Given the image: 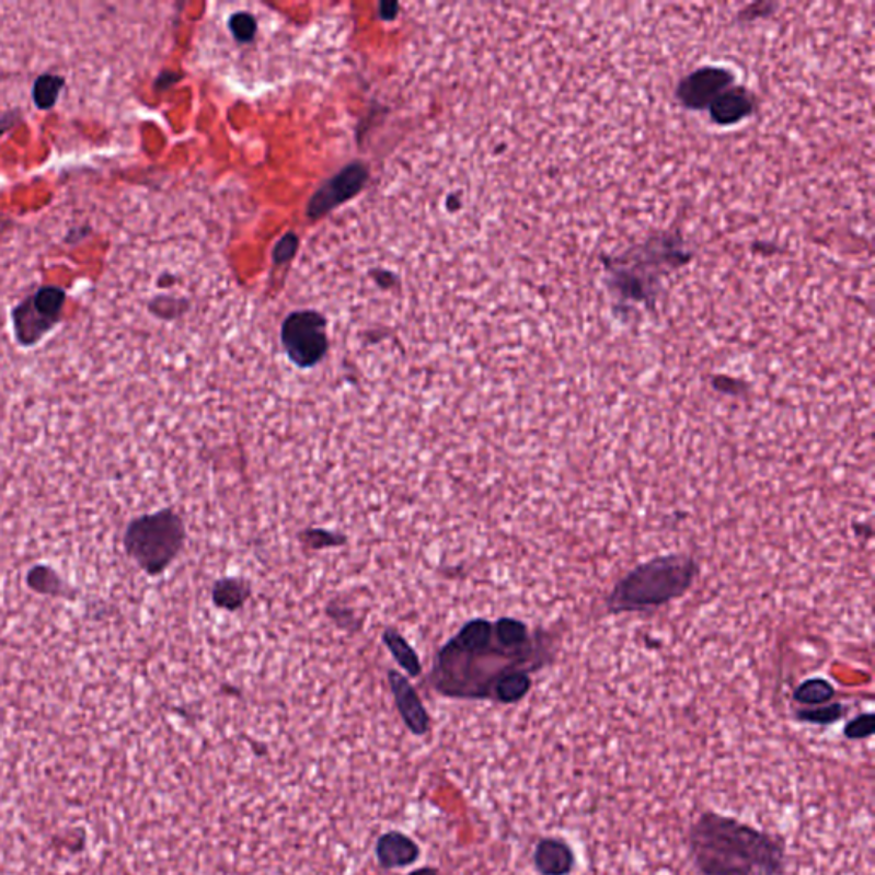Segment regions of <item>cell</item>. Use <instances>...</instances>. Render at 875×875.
Masks as SVG:
<instances>
[{
    "label": "cell",
    "mask_w": 875,
    "mask_h": 875,
    "mask_svg": "<svg viewBox=\"0 0 875 875\" xmlns=\"http://www.w3.org/2000/svg\"><path fill=\"white\" fill-rule=\"evenodd\" d=\"M538 643L520 619H472L436 655L429 682L441 696L490 700L511 677L544 666Z\"/></svg>",
    "instance_id": "6da1fadb"
},
{
    "label": "cell",
    "mask_w": 875,
    "mask_h": 875,
    "mask_svg": "<svg viewBox=\"0 0 875 875\" xmlns=\"http://www.w3.org/2000/svg\"><path fill=\"white\" fill-rule=\"evenodd\" d=\"M686 844L700 875L788 874L785 838L728 814H698L689 825Z\"/></svg>",
    "instance_id": "7a4b0ae2"
},
{
    "label": "cell",
    "mask_w": 875,
    "mask_h": 875,
    "mask_svg": "<svg viewBox=\"0 0 875 875\" xmlns=\"http://www.w3.org/2000/svg\"><path fill=\"white\" fill-rule=\"evenodd\" d=\"M700 576V566L688 554H664L645 561L621 578L607 597V609L621 612L648 611L686 596Z\"/></svg>",
    "instance_id": "3957f363"
},
{
    "label": "cell",
    "mask_w": 875,
    "mask_h": 875,
    "mask_svg": "<svg viewBox=\"0 0 875 875\" xmlns=\"http://www.w3.org/2000/svg\"><path fill=\"white\" fill-rule=\"evenodd\" d=\"M187 529L182 515L173 508L133 518L124 530L125 554L148 576H160L182 554Z\"/></svg>",
    "instance_id": "277c9868"
},
{
    "label": "cell",
    "mask_w": 875,
    "mask_h": 875,
    "mask_svg": "<svg viewBox=\"0 0 875 875\" xmlns=\"http://www.w3.org/2000/svg\"><path fill=\"white\" fill-rule=\"evenodd\" d=\"M66 303V291L59 288H39L30 300L14 310V332L24 346L38 343L59 319Z\"/></svg>",
    "instance_id": "5b68a950"
},
{
    "label": "cell",
    "mask_w": 875,
    "mask_h": 875,
    "mask_svg": "<svg viewBox=\"0 0 875 875\" xmlns=\"http://www.w3.org/2000/svg\"><path fill=\"white\" fill-rule=\"evenodd\" d=\"M734 76L722 67H703L689 74L677 90V96L688 108L710 106L715 97L732 88Z\"/></svg>",
    "instance_id": "8992f818"
},
{
    "label": "cell",
    "mask_w": 875,
    "mask_h": 875,
    "mask_svg": "<svg viewBox=\"0 0 875 875\" xmlns=\"http://www.w3.org/2000/svg\"><path fill=\"white\" fill-rule=\"evenodd\" d=\"M389 684L405 727L413 732L414 736H426L431 728V719L414 686L398 670H389Z\"/></svg>",
    "instance_id": "52a82bcc"
},
{
    "label": "cell",
    "mask_w": 875,
    "mask_h": 875,
    "mask_svg": "<svg viewBox=\"0 0 875 875\" xmlns=\"http://www.w3.org/2000/svg\"><path fill=\"white\" fill-rule=\"evenodd\" d=\"M532 864L539 875H572L576 868V853L563 838L545 837L533 847Z\"/></svg>",
    "instance_id": "ba28073f"
},
{
    "label": "cell",
    "mask_w": 875,
    "mask_h": 875,
    "mask_svg": "<svg viewBox=\"0 0 875 875\" xmlns=\"http://www.w3.org/2000/svg\"><path fill=\"white\" fill-rule=\"evenodd\" d=\"M375 855L380 867L393 871L416 864L421 852L413 838L401 831H389L378 838Z\"/></svg>",
    "instance_id": "9c48e42d"
},
{
    "label": "cell",
    "mask_w": 875,
    "mask_h": 875,
    "mask_svg": "<svg viewBox=\"0 0 875 875\" xmlns=\"http://www.w3.org/2000/svg\"><path fill=\"white\" fill-rule=\"evenodd\" d=\"M712 118L719 125H732L751 115L752 97L744 88H728L713 100Z\"/></svg>",
    "instance_id": "30bf717a"
},
{
    "label": "cell",
    "mask_w": 875,
    "mask_h": 875,
    "mask_svg": "<svg viewBox=\"0 0 875 875\" xmlns=\"http://www.w3.org/2000/svg\"><path fill=\"white\" fill-rule=\"evenodd\" d=\"M252 597V584L246 578L230 576V578H219L212 585V602L219 609L234 612L242 609Z\"/></svg>",
    "instance_id": "8fae6325"
},
{
    "label": "cell",
    "mask_w": 875,
    "mask_h": 875,
    "mask_svg": "<svg viewBox=\"0 0 875 875\" xmlns=\"http://www.w3.org/2000/svg\"><path fill=\"white\" fill-rule=\"evenodd\" d=\"M382 638L390 654H392L393 660L398 661L408 677H419L423 673L419 657H417L413 646L408 645L407 640L398 630L387 628L383 631Z\"/></svg>",
    "instance_id": "7c38bea8"
},
{
    "label": "cell",
    "mask_w": 875,
    "mask_h": 875,
    "mask_svg": "<svg viewBox=\"0 0 875 875\" xmlns=\"http://www.w3.org/2000/svg\"><path fill=\"white\" fill-rule=\"evenodd\" d=\"M26 582L33 590L38 594H47V596H60L67 594L66 584H64L62 576L55 572L50 566L45 564H36L27 573Z\"/></svg>",
    "instance_id": "4fadbf2b"
},
{
    "label": "cell",
    "mask_w": 875,
    "mask_h": 875,
    "mask_svg": "<svg viewBox=\"0 0 875 875\" xmlns=\"http://www.w3.org/2000/svg\"><path fill=\"white\" fill-rule=\"evenodd\" d=\"M834 693L837 691L832 688L831 682L826 681V679H809V681L802 682L795 689L794 701L804 704V706H809V709H816V706L828 704L834 698Z\"/></svg>",
    "instance_id": "5bb4252c"
},
{
    "label": "cell",
    "mask_w": 875,
    "mask_h": 875,
    "mask_svg": "<svg viewBox=\"0 0 875 875\" xmlns=\"http://www.w3.org/2000/svg\"><path fill=\"white\" fill-rule=\"evenodd\" d=\"M844 713H847V706H844V704L828 703L822 704V706H816V709L797 710L795 716H797V719H801V722H807V724L832 725L840 722Z\"/></svg>",
    "instance_id": "9a60e30c"
},
{
    "label": "cell",
    "mask_w": 875,
    "mask_h": 875,
    "mask_svg": "<svg viewBox=\"0 0 875 875\" xmlns=\"http://www.w3.org/2000/svg\"><path fill=\"white\" fill-rule=\"evenodd\" d=\"M60 88H62V82L59 79L50 78V76L39 79L35 87L36 105L42 110L51 108L55 105V100L59 96Z\"/></svg>",
    "instance_id": "2e32d148"
},
{
    "label": "cell",
    "mask_w": 875,
    "mask_h": 875,
    "mask_svg": "<svg viewBox=\"0 0 875 875\" xmlns=\"http://www.w3.org/2000/svg\"><path fill=\"white\" fill-rule=\"evenodd\" d=\"M843 736L850 740H864L874 736V715L864 713V715L850 719L847 727H844Z\"/></svg>",
    "instance_id": "e0dca14e"
},
{
    "label": "cell",
    "mask_w": 875,
    "mask_h": 875,
    "mask_svg": "<svg viewBox=\"0 0 875 875\" xmlns=\"http://www.w3.org/2000/svg\"><path fill=\"white\" fill-rule=\"evenodd\" d=\"M304 541L310 548L323 549L329 545H341L346 542V538L337 536V533L325 532V530H310L304 533Z\"/></svg>",
    "instance_id": "ac0fdd59"
},
{
    "label": "cell",
    "mask_w": 875,
    "mask_h": 875,
    "mask_svg": "<svg viewBox=\"0 0 875 875\" xmlns=\"http://www.w3.org/2000/svg\"><path fill=\"white\" fill-rule=\"evenodd\" d=\"M407 875H440V872L436 871V868L423 867L417 868V871L411 872V874Z\"/></svg>",
    "instance_id": "d6986e66"
}]
</instances>
